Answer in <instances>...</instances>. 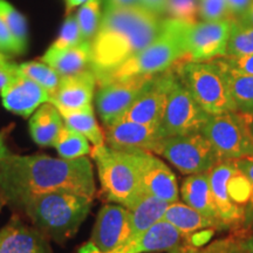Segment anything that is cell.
Masks as SVG:
<instances>
[{"instance_id":"obj_50","label":"cell","mask_w":253,"mask_h":253,"mask_svg":"<svg viewBox=\"0 0 253 253\" xmlns=\"http://www.w3.org/2000/svg\"><path fill=\"white\" fill-rule=\"evenodd\" d=\"M248 123H249L250 132H251L252 140H253V115H248Z\"/></svg>"},{"instance_id":"obj_5","label":"cell","mask_w":253,"mask_h":253,"mask_svg":"<svg viewBox=\"0 0 253 253\" xmlns=\"http://www.w3.org/2000/svg\"><path fill=\"white\" fill-rule=\"evenodd\" d=\"M107 201L132 209L143 196L135 151L113 149L106 143L90 151Z\"/></svg>"},{"instance_id":"obj_6","label":"cell","mask_w":253,"mask_h":253,"mask_svg":"<svg viewBox=\"0 0 253 253\" xmlns=\"http://www.w3.org/2000/svg\"><path fill=\"white\" fill-rule=\"evenodd\" d=\"M175 71L186 89L208 114L236 112L225 71L217 59L203 62L182 60L175 65Z\"/></svg>"},{"instance_id":"obj_51","label":"cell","mask_w":253,"mask_h":253,"mask_svg":"<svg viewBox=\"0 0 253 253\" xmlns=\"http://www.w3.org/2000/svg\"><path fill=\"white\" fill-rule=\"evenodd\" d=\"M169 253H190V251H189V250H188V251H185V250H183L181 246H179V248L172 250V251H170Z\"/></svg>"},{"instance_id":"obj_52","label":"cell","mask_w":253,"mask_h":253,"mask_svg":"<svg viewBox=\"0 0 253 253\" xmlns=\"http://www.w3.org/2000/svg\"><path fill=\"white\" fill-rule=\"evenodd\" d=\"M240 231H242V232H253V221L251 223V225L249 226L248 230H240Z\"/></svg>"},{"instance_id":"obj_2","label":"cell","mask_w":253,"mask_h":253,"mask_svg":"<svg viewBox=\"0 0 253 253\" xmlns=\"http://www.w3.org/2000/svg\"><path fill=\"white\" fill-rule=\"evenodd\" d=\"M163 20L142 7L104 9L91 43L95 75L116 68L156 39Z\"/></svg>"},{"instance_id":"obj_34","label":"cell","mask_w":253,"mask_h":253,"mask_svg":"<svg viewBox=\"0 0 253 253\" xmlns=\"http://www.w3.org/2000/svg\"><path fill=\"white\" fill-rule=\"evenodd\" d=\"M80 42H82V38L77 17L75 15H68L62 25L58 39L52 43L49 48L60 50L77 46Z\"/></svg>"},{"instance_id":"obj_15","label":"cell","mask_w":253,"mask_h":253,"mask_svg":"<svg viewBox=\"0 0 253 253\" xmlns=\"http://www.w3.org/2000/svg\"><path fill=\"white\" fill-rule=\"evenodd\" d=\"M104 143L121 151H149L155 153L162 140L160 126L119 120L104 126Z\"/></svg>"},{"instance_id":"obj_43","label":"cell","mask_w":253,"mask_h":253,"mask_svg":"<svg viewBox=\"0 0 253 253\" xmlns=\"http://www.w3.org/2000/svg\"><path fill=\"white\" fill-rule=\"evenodd\" d=\"M252 0H226L227 7H229L230 14L233 19L240 17L245 12V9L249 7Z\"/></svg>"},{"instance_id":"obj_1","label":"cell","mask_w":253,"mask_h":253,"mask_svg":"<svg viewBox=\"0 0 253 253\" xmlns=\"http://www.w3.org/2000/svg\"><path fill=\"white\" fill-rule=\"evenodd\" d=\"M69 191L94 199L93 164L86 156L65 160L46 155H15L0 160V199L20 211L34 196Z\"/></svg>"},{"instance_id":"obj_9","label":"cell","mask_w":253,"mask_h":253,"mask_svg":"<svg viewBox=\"0 0 253 253\" xmlns=\"http://www.w3.org/2000/svg\"><path fill=\"white\" fill-rule=\"evenodd\" d=\"M210 114L199 106L175 71L168 93L166 110L160 123L162 137L201 132Z\"/></svg>"},{"instance_id":"obj_31","label":"cell","mask_w":253,"mask_h":253,"mask_svg":"<svg viewBox=\"0 0 253 253\" xmlns=\"http://www.w3.org/2000/svg\"><path fill=\"white\" fill-rule=\"evenodd\" d=\"M102 2L103 0H88L78 9L75 17L80 27L82 41H91L96 34L102 18L101 13Z\"/></svg>"},{"instance_id":"obj_38","label":"cell","mask_w":253,"mask_h":253,"mask_svg":"<svg viewBox=\"0 0 253 253\" xmlns=\"http://www.w3.org/2000/svg\"><path fill=\"white\" fill-rule=\"evenodd\" d=\"M235 162L237 164V168L244 173L246 178L249 179L250 185H251V196H250L249 204L245 210V227L242 229L248 230L253 221V156L240 158V160H236Z\"/></svg>"},{"instance_id":"obj_4","label":"cell","mask_w":253,"mask_h":253,"mask_svg":"<svg viewBox=\"0 0 253 253\" xmlns=\"http://www.w3.org/2000/svg\"><path fill=\"white\" fill-rule=\"evenodd\" d=\"M93 199L69 191L34 196L20 209L33 226L60 245L77 235L90 212Z\"/></svg>"},{"instance_id":"obj_36","label":"cell","mask_w":253,"mask_h":253,"mask_svg":"<svg viewBox=\"0 0 253 253\" xmlns=\"http://www.w3.org/2000/svg\"><path fill=\"white\" fill-rule=\"evenodd\" d=\"M199 17L203 21L233 20L226 0H199Z\"/></svg>"},{"instance_id":"obj_22","label":"cell","mask_w":253,"mask_h":253,"mask_svg":"<svg viewBox=\"0 0 253 253\" xmlns=\"http://www.w3.org/2000/svg\"><path fill=\"white\" fill-rule=\"evenodd\" d=\"M41 61L49 65L59 73L60 77L75 74L91 65V43L90 41H82L77 46L69 48L54 50L47 49Z\"/></svg>"},{"instance_id":"obj_44","label":"cell","mask_w":253,"mask_h":253,"mask_svg":"<svg viewBox=\"0 0 253 253\" xmlns=\"http://www.w3.org/2000/svg\"><path fill=\"white\" fill-rule=\"evenodd\" d=\"M104 9L141 7V0H103Z\"/></svg>"},{"instance_id":"obj_17","label":"cell","mask_w":253,"mask_h":253,"mask_svg":"<svg viewBox=\"0 0 253 253\" xmlns=\"http://www.w3.org/2000/svg\"><path fill=\"white\" fill-rule=\"evenodd\" d=\"M183 236L169 221L161 220L141 235L130 237L118 249L106 253H157L170 252L179 248ZM78 253H100L79 249Z\"/></svg>"},{"instance_id":"obj_23","label":"cell","mask_w":253,"mask_h":253,"mask_svg":"<svg viewBox=\"0 0 253 253\" xmlns=\"http://www.w3.org/2000/svg\"><path fill=\"white\" fill-rule=\"evenodd\" d=\"M63 126L61 114L50 102L41 104L30 119V134L40 147H54Z\"/></svg>"},{"instance_id":"obj_42","label":"cell","mask_w":253,"mask_h":253,"mask_svg":"<svg viewBox=\"0 0 253 253\" xmlns=\"http://www.w3.org/2000/svg\"><path fill=\"white\" fill-rule=\"evenodd\" d=\"M237 248L244 253H253V232H240L232 237Z\"/></svg>"},{"instance_id":"obj_37","label":"cell","mask_w":253,"mask_h":253,"mask_svg":"<svg viewBox=\"0 0 253 253\" xmlns=\"http://www.w3.org/2000/svg\"><path fill=\"white\" fill-rule=\"evenodd\" d=\"M217 60L227 71L236 74L253 75V53L236 56H223Z\"/></svg>"},{"instance_id":"obj_12","label":"cell","mask_w":253,"mask_h":253,"mask_svg":"<svg viewBox=\"0 0 253 253\" xmlns=\"http://www.w3.org/2000/svg\"><path fill=\"white\" fill-rule=\"evenodd\" d=\"M233 20H202L192 24L188 37L186 60L203 62L226 56Z\"/></svg>"},{"instance_id":"obj_20","label":"cell","mask_w":253,"mask_h":253,"mask_svg":"<svg viewBox=\"0 0 253 253\" xmlns=\"http://www.w3.org/2000/svg\"><path fill=\"white\" fill-rule=\"evenodd\" d=\"M0 253H53V250L48 237L13 216L0 230Z\"/></svg>"},{"instance_id":"obj_41","label":"cell","mask_w":253,"mask_h":253,"mask_svg":"<svg viewBox=\"0 0 253 253\" xmlns=\"http://www.w3.org/2000/svg\"><path fill=\"white\" fill-rule=\"evenodd\" d=\"M168 2L169 0H141V7L161 17L167 13Z\"/></svg>"},{"instance_id":"obj_19","label":"cell","mask_w":253,"mask_h":253,"mask_svg":"<svg viewBox=\"0 0 253 253\" xmlns=\"http://www.w3.org/2000/svg\"><path fill=\"white\" fill-rule=\"evenodd\" d=\"M0 95L5 108L23 118L31 116L41 104L50 101L49 91L21 73L0 90Z\"/></svg>"},{"instance_id":"obj_46","label":"cell","mask_w":253,"mask_h":253,"mask_svg":"<svg viewBox=\"0 0 253 253\" xmlns=\"http://www.w3.org/2000/svg\"><path fill=\"white\" fill-rule=\"evenodd\" d=\"M237 21L243 25H248V26H253V0L249 7L245 9V12L240 17L236 19Z\"/></svg>"},{"instance_id":"obj_8","label":"cell","mask_w":253,"mask_h":253,"mask_svg":"<svg viewBox=\"0 0 253 253\" xmlns=\"http://www.w3.org/2000/svg\"><path fill=\"white\" fill-rule=\"evenodd\" d=\"M155 154L161 155L184 175L208 172L219 161L212 145L202 132L162 138Z\"/></svg>"},{"instance_id":"obj_25","label":"cell","mask_w":253,"mask_h":253,"mask_svg":"<svg viewBox=\"0 0 253 253\" xmlns=\"http://www.w3.org/2000/svg\"><path fill=\"white\" fill-rule=\"evenodd\" d=\"M169 202L155 196L144 194L138 199L135 207L130 209L131 237L138 236L149 230L151 226L163 219Z\"/></svg>"},{"instance_id":"obj_11","label":"cell","mask_w":253,"mask_h":253,"mask_svg":"<svg viewBox=\"0 0 253 253\" xmlns=\"http://www.w3.org/2000/svg\"><path fill=\"white\" fill-rule=\"evenodd\" d=\"M131 237L130 211L120 204L101 208L90 239L81 248L106 253L118 249Z\"/></svg>"},{"instance_id":"obj_18","label":"cell","mask_w":253,"mask_h":253,"mask_svg":"<svg viewBox=\"0 0 253 253\" xmlns=\"http://www.w3.org/2000/svg\"><path fill=\"white\" fill-rule=\"evenodd\" d=\"M96 84V75L90 68L61 77L59 86L50 96L49 102L54 104L58 110L86 108L91 106Z\"/></svg>"},{"instance_id":"obj_21","label":"cell","mask_w":253,"mask_h":253,"mask_svg":"<svg viewBox=\"0 0 253 253\" xmlns=\"http://www.w3.org/2000/svg\"><path fill=\"white\" fill-rule=\"evenodd\" d=\"M181 195L185 204L190 205L208 218L217 221L220 227L219 216L211 191L209 171L194 173L186 177L182 183Z\"/></svg>"},{"instance_id":"obj_47","label":"cell","mask_w":253,"mask_h":253,"mask_svg":"<svg viewBox=\"0 0 253 253\" xmlns=\"http://www.w3.org/2000/svg\"><path fill=\"white\" fill-rule=\"evenodd\" d=\"M88 1V0H66V13L69 15L75 8L80 7L82 4Z\"/></svg>"},{"instance_id":"obj_13","label":"cell","mask_w":253,"mask_h":253,"mask_svg":"<svg viewBox=\"0 0 253 253\" xmlns=\"http://www.w3.org/2000/svg\"><path fill=\"white\" fill-rule=\"evenodd\" d=\"M175 75V66L155 74L147 88L119 120L160 126L166 110L168 93ZM118 120V121H119Z\"/></svg>"},{"instance_id":"obj_40","label":"cell","mask_w":253,"mask_h":253,"mask_svg":"<svg viewBox=\"0 0 253 253\" xmlns=\"http://www.w3.org/2000/svg\"><path fill=\"white\" fill-rule=\"evenodd\" d=\"M0 53L6 55H20L17 43L12 37L11 32L0 19Z\"/></svg>"},{"instance_id":"obj_14","label":"cell","mask_w":253,"mask_h":253,"mask_svg":"<svg viewBox=\"0 0 253 253\" xmlns=\"http://www.w3.org/2000/svg\"><path fill=\"white\" fill-rule=\"evenodd\" d=\"M238 170L235 161H218L209 170V178L221 229L242 230L245 227V210L229 195L227 183Z\"/></svg>"},{"instance_id":"obj_39","label":"cell","mask_w":253,"mask_h":253,"mask_svg":"<svg viewBox=\"0 0 253 253\" xmlns=\"http://www.w3.org/2000/svg\"><path fill=\"white\" fill-rule=\"evenodd\" d=\"M19 74L20 72L17 63L11 61L6 54L0 53V90Z\"/></svg>"},{"instance_id":"obj_33","label":"cell","mask_w":253,"mask_h":253,"mask_svg":"<svg viewBox=\"0 0 253 253\" xmlns=\"http://www.w3.org/2000/svg\"><path fill=\"white\" fill-rule=\"evenodd\" d=\"M167 13L170 15L169 18L175 20L196 24L199 15V1L198 0H169Z\"/></svg>"},{"instance_id":"obj_27","label":"cell","mask_w":253,"mask_h":253,"mask_svg":"<svg viewBox=\"0 0 253 253\" xmlns=\"http://www.w3.org/2000/svg\"><path fill=\"white\" fill-rule=\"evenodd\" d=\"M221 67L225 71L236 112L253 115V75L236 74L227 71L223 65Z\"/></svg>"},{"instance_id":"obj_29","label":"cell","mask_w":253,"mask_h":253,"mask_svg":"<svg viewBox=\"0 0 253 253\" xmlns=\"http://www.w3.org/2000/svg\"><path fill=\"white\" fill-rule=\"evenodd\" d=\"M0 19L11 32L20 54H23L27 47V25L24 15L8 1L0 0Z\"/></svg>"},{"instance_id":"obj_49","label":"cell","mask_w":253,"mask_h":253,"mask_svg":"<svg viewBox=\"0 0 253 253\" xmlns=\"http://www.w3.org/2000/svg\"><path fill=\"white\" fill-rule=\"evenodd\" d=\"M8 154H9V150L7 149V147H6V144H5L4 136L0 134V160H1V158H4L5 156H7Z\"/></svg>"},{"instance_id":"obj_45","label":"cell","mask_w":253,"mask_h":253,"mask_svg":"<svg viewBox=\"0 0 253 253\" xmlns=\"http://www.w3.org/2000/svg\"><path fill=\"white\" fill-rule=\"evenodd\" d=\"M218 244L220 246L221 253H244L237 248L235 240H233L232 237L227 239L218 240Z\"/></svg>"},{"instance_id":"obj_30","label":"cell","mask_w":253,"mask_h":253,"mask_svg":"<svg viewBox=\"0 0 253 253\" xmlns=\"http://www.w3.org/2000/svg\"><path fill=\"white\" fill-rule=\"evenodd\" d=\"M18 67L21 74L33 80L34 82H37L41 87L45 88L47 91H49L50 96L56 90L60 80H61L59 73L50 67L49 65L42 61L24 62L18 65Z\"/></svg>"},{"instance_id":"obj_3","label":"cell","mask_w":253,"mask_h":253,"mask_svg":"<svg viewBox=\"0 0 253 253\" xmlns=\"http://www.w3.org/2000/svg\"><path fill=\"white\" fill-rule=\"evenodd\" d=\"M191 25L171 18L164 19L162 31L150 45L116 68L97 75V84L138 75H155L186 60Z\"/></svg>"},{"instance_id":"obj_16","label":"cell","mask_w":253,"mask_h":253,"mask_svg":"<svg viewBox=\"0 0 253 253\" xmlns=\"http://www.w3.org/2000/svg\"><path fill=\"white\" fill-rule=\"evenodd\" d=\"M143 194L173 203L178 199L176 176L166 163L149 151H135Z\"/></svg>"},{"instance_id":"obj_26","label":"cell","mask_w":253,"mask_h":253,"mask_svg":"<svg viewBox=\"0 0 253 253\" xmlns=\"http://www.w3.org/2000/svg\"><path fill=\"white\" fill-rule=\"evenodd\" d=\"M59 112L61 114L65 126L87 137V140L91 142L94 147L104 143V134L97 125L93 107L88 106L86 108L78 110H59Z\"/></svg>"},{"instance_id":"obj_24","label":"cell","mask_w":253,"mask_h":253,"mask_svg":"<svg viewBox=\"0 0 253 253\" xmlns=\"http://www.w3.org/2000/svg\"><path fill=\"white\" fill-rule=\"evenodd\" d=\"M163 220L169 221L183 236L191 235L202 230L220 229L217 221L202 214L188 204L173 202L168 207Z\"/></svg>"},{"instance_id":"obj_28","label":"cell","mask_w":253,"mask_h":253,"mask_svg":"<svg viewBox=\"0 0 253 253\" xmlns=\"http://www.w3.org/2000/svg\"><path fill=\"white\" fill-rule=\"evenodd\" d=\"M55 149L59 156L65 160H75L90 154V145L87 137L80 132L73 130L67 126H63L58 141L55 143Z\"/></svg>"},{"instance_id":"obj_35","label":"cell","mask_w":253,"mask_h":253,"mask_svg":"<svg viewBox=\"0 0 253 253\" xmlns=\"http://www.w3.org/2000/svg\"><path fill=\"white\" fill-rule=\"evenodd\" d=\"M227 189H229V195L231 199L238 205L239 208L246 210L248 207L250 196H251V185H250L249 179L240 170H237V172L231 177V179L227 183Z\"/></svg>"},{"instance_id":"obj_53","label":"cell","mask_w":253,"mask_h":253,"mask_svg":"<svg viewBox=\"0 0 253 253\" xmlns=\"http://www.w3.org/2000/svg\"><path fill=\"white\" fill-rule=\"evenodd\" d=\"M2 205H4V204H2L1 199H0V211H1V208H2Z\"/></svg>"},{"instance_id":"obj_48","label":"cell","mask_w":253,"mask_h":253,"mask_svg":"<svg viewBox=\"0 0 253 253\" xmlns=\"http://www.w3.org/2000/svg\"><path fill=\"white\" fill-rule=\"evenodd\" d=\"M190 253H221V250H220V246H219V244H218V240H217V242H214L211 245H209L207 249L201 250V251L190 252Z\"/></svg>"},{"instance_id":"obj_10","label":"cell","mask_w":253,"mask_h":253,"mask_svg":"<svg viewBox=\"0 0 253 253\" xmlns=\"http://www.w3.org/2000/svg\"><path fill=\"white\" fill-rule=\"evenodd\" d=\"M154 75H138L99 84L95 106L104 126L113 125L135 102Z\"/></svg>"},{"instance_id":"obj_7","label":"cell","mask_w":253,"mask_h":253,"mask_svg":"<svg viewBox=\"0 0 253 253\" xmlns=\"http://www.w3.org/2000/svg\"><path fill=\"white\" fill-rule=\"evenodd\" d=\"M219 161H236L253 156V140L248 115L230 112L209 116L202 129Z\"/></svg>"},{"instance_id":"obj_32","label":"cell","mask_w":253,"mask_h":253,"mask_svg":"<svg viewBox=\"0 0 253 253\" xmlns=\"http://www.w3.org/2000/svg\"><path fill=\"white\" fill-rule=\"evenodd\" d=\"M253 53V26L233 20L227 45L226 56L251 54Z\"/></svg>"}]
</instances>
